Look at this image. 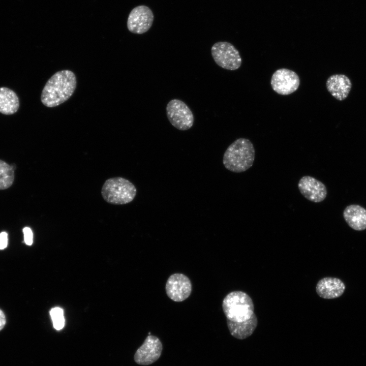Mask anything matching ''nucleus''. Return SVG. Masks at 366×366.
Wrapping results in <instances>:
<instances>
[{
	"label": "nucleus",
	"mask_w": 366,
	"mask_h": 366,
	"mask_svg": "<svg viewBox=\"0 0 366 366\" xmlns=\"http://www.w3.org/2000/svg\"><path fill=\"white\" fill-rule=\"evenodd\" d=\"M162 344L157 337L148 335L143 344L136 350L134 359L139 365H147L156 361L161 356Z\"/></svg>",
	"instance_id": "8"
},
{
	"label": "nucleus",
	"mask_w": 366,
	"mask_h": 366,
	"mask_svg": "<svg viewBox=\"0 0 366 366\" xmlns=\"http://www.w3.org/2000/svg\"><path fill=\"white\" fill-rule=\"evenodd\" d=\"M346 289L344 283L340 279L325 277L317 283L316 290L317 294L324 299H334L342 296Z\"/></svg>",
	"instance_id": "12"
},
{
	"label": "nucleus",
	"mask_w": 366,
	"mask_h": 366,
	"mask_svg": "<svg viewBox=\"0 0 366 366\" xmlns=\"http://www.w3.org/2000/svg\"><path fill=\"white\" fill-rule=\"evenodd\" d=\"M211 53L215 62L224 69L236 70L241 65L238 50L229 42L220 41L215 43L211 47Z\"/></svg>",
	"instance_id": "5"
},
{
	"label": "nucleus",
	"mask_w": 366,
	"mask_h": 366,
	"mask_svg": "<svg viewBox=\"0 0 366 366\" xmlns=\"http://www.w3.org/2000/svg\"><path fill=\"white\" fill-rule=\"evenodd\" d=\"M298 188L304 197L313 202H322L327 195L325 185L317 179L308 175L300 179Z\"/></svg>",
	"instance_id": "11"
},
{
	"label": "nucleus",
	"mask_w": 366,
	"mask_h": 366,
	"mask_svg": "<svg viewBox=\"0 0 366 366\" xmlns=\"http://www.w3.org/2000/svg\"><path fill=\"white\" fill-rule=\"evenodd\" d=\"M6 323V318L4 312L0 309V331L5 327Z\"/></svg>",
	"instance_id": "21"
},
{
	"label": "nucleus",
	"mask_w": 366,
	"mask_h": 366,
	"mask_svg": "<svg viewBox=\"0 0 366 366\" xmlns=\"http://www.w3.org/2000/svg\"><path fill=\"white\" fill-rule=\"evenodd\" d=\"M154 14L148 7L138 6L130 12L127 21L130 32L136 34H143L150 28L154 21Z\"/></svg>",
	"instance_id": "10"
},
{
	"label": "nucleus",
	"mask_w": 366,
	"mask_h": 366,
	"mask_svg": "<svg viewBox=\"0 0 366 366\" xmlns=\"http://www.w3.org/2000/svg\"><path fill=\"white\" fill-rule=\"evenodd\" d=\"M76 85V77L72 71L69 70L58 71L49 79L44 86L41 101L46 107L57 106L72 96Z\"/></svg>",
	"instance_id": "1"
},
{
	"label": "nucleus",
	"mask_w": 366,
	"mask_h": 366,
	"mask_svg": "<svg viewBox=\"0 0 366 366\" xmlns=\"http://www.w3.org/2000/svg\"><path fill=\"white\" fill-rule=\"evenodd\" d=\"M24 234V241L28 246H31L33 242V233L29 227H25L22 230Z\"/></svg>",
	"instance_id": "19"
},
{
	"label": "nucleus",
	"mask_w": 366,
	"mask_h": 366,
	"mask_svg": "<svg viewBox=\"0 0 366 366\" xmlns=\"http://www.w3.org/2000/svg\"><path fill=\"white\" fill-rule=\"evenodd\" d=\"M166 114L171 124L179 130H189L193 125V114L189 106L181 100H170L166 106Z\"/></svg>",
	"instance_id": "6"
},
{
	"label": "nucleus",
	"mask_w": 366,
	"mask_h": 366,
	"mask_svg": "<svg viewBox=\"0 0 366 366\" xmlns=\"http://www.w3.org/2000/svg\"><path fill=\"white\" fill-rule=\"evenodd\" d=\"M343 217L349 226L356 231L366 229V209L357 205L347 206L343 211Z\"/></svg>",
	"instance_id": "14"
},
{
	"label": "nucleus",
	"mask_w": 366,
	"mask_h": 366,
	"mask_svg": "<svg viewBox=\"0 0 366 366\" xmlns=\"http://www.w3.org/2000/svg\"><path fill=\"white\" fill-rule=\"evenodd\" d=\"M222 308L227 320L234 322H245L254 314L252 299L248 294L241 291L228 293L223 300Z\"/></svg>",
	"instance_id": "3"
},
{
	"label": "nucleus",
	"mask_w": 366,
	"mask_h": 366,
	"mask_svg": "<svg viewBox=\"0 0 366 366\" xmlns=\"http://www.w3.org/2000/svg\"><path fill=\"white\" fill-rule=\"evenodd\" d=\"M255 151L248 139L239 138L232 142L224 154L223 163L228 170L235 172H245L253 165Z\"/></svg>",
	"instance_id": "2"
},
{
	"label": "nucleus",
	"mask_w": 366,
	"mask_h": 366,
	"mask_svg": "<svg viewBox=\"0 0 366 366\" xmlns=\"http://www.w3.org/2000/svg\"><path fill=\"white\" fill-rule=\"evenodd\" d=\"M326 86L328 92L335 99L343 101L348 97L352 87V83L345 75L334 74L327 79Z\"/></svg>",
	"instance_id": "13"
},
{
	"label": "nucleus",
	"mask_w": 366,
	"mask_h": 366,
	"mask_svg": "<svg viewBox=\"0 0 366 366\" xmlns=\"http://www.w3.org/2000/svg\"><path fill=\"white\" fill-rule=\"evenodd\" d=\"M8 246V233L3 231L0 233V250L5 249Z\"/></svg>",
	"instance_id": "20"
},
{
	"label": "nucleus",
	"mask_w": 366,
	"mask_h": 366,
	"mask_svg": "<svg viewBox=\"0 0 366 366\" xmlns=\"http://www.w3.org/2000/svg\"><path fill=\"white\" fill-rule=\"evenodd\" d=\"M231 334L239 340L245 339L252 334L257 327L258 320L255 313L249 320L243 322H234L227 320Z\"/></svg>",
	"instance_id": "15"
},
{
	"label": "nucleus",
	"mask_w": 366,
	"mask_h": 366,
	"mask_svg": "<svg viewBox=\"0 0 366 366\" xmlns=\"http://www.w3.org/2000/svg\"><path fill=\"white\" fill-rule=\"evenodd\" d=\"M19 107V101L16 94L12 89L0 87V113L11 115L16 113Z\"/></svg>",
	"instance_id": "16"
},
{
	"label": "nucleus",
	"mask_w": 366,
	"mask_h": 366,
	"mask_svg": "<svg viewBox=\"0 0 366 366\" xmlns=\"http://www.w3.org/2000/svg\"><path fill=\"white\" fill-rule=\"evenodd\" d=\"M50 314L54 328L56 330L62 329L65 325L63 310L59 308H54L51 309Z\"/></svg>",
	"instance_id": "18"
},
{
	"label": "nucleus",
	"mask_w": 366,
	"mask_h": 366,
	"mask_svg": "<svg viewBox=\"0 0 366 366\" xmlns=\"http://www.w3.org/2000/svg\"><path fill=\"white\" fill-rule=\"evenodd\" d=\"M137 194L135 186L128 179L121 177L108 178L101 189V195L108 203L123 205L132 202Z\"/></svg>",
	"instance_id": "4"
},
{
	"label": "nucleus",
	"mask_w": 366,
	"mask_h": 366,
	"mask_svg": "<svg viewBox=\"0 0 366 366\" xmlns=\"http://www.w3.org/2000/svg\"><path fill=\"white\" fill-rule=\"evenodd\" d=\"M270 84L272 89L281 95H288L295 92L300 84L298 75L286 68L276 70L272 75Z\"/></svg>",
	"instance_id": "7"
},
{
	"label": "nucleus",
	"mask_w": 366,
	"mask_h": 366,
	"mask_svg": "<svg viewBox=\"0 0 366 366\" xmlns=\"http://www.w3.org/2000/svg\"><path fill=\"white\" fill-rule=\"evenodd\" d=\"M165 290L169 298L175 302H181L190 295L192 283L190 279L184 274L175 273L168 278Z\"/></svg>",
	"instance_id": "9"
},
{
	"label": "nucleus",
	"mask_w": 366,
	"mask_h": 366,
	"mask_svg": "<svg viewBox=\"0 0 366 366\" xmlns=\"http://www.w3.org/2000/svg\"><path fill=\"white\" fill-rule=\"evenodd\" d=\"M13 167L0 160V190L9 188L14 180Z\"/></svg>",
	"instance_id": "17"
}]
</instances>
